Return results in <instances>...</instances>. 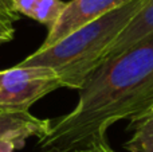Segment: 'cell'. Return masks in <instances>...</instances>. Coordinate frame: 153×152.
<instances>
[{"mask_svg":"<svg viewBox=\"0 0 153 152\" xmlns=\"http://www.w3.org/2000/svg\"><path fill=\"white\" fill-rule=\"evenodd\" d=\"M128 131L132 132L124 144L129 152H153V104L130 118Z\"/></svg>","mask_w":153,"mask_h":152,"instance_id":"7","label":"cell"},{"mask_svg":"<svg viewBox=\"0 0 153 152\" xmlns=\"http://www.w3.org/2000/svg\"><path fill=\"white\" fill-rule=\"evenodd\" d=\"M0 15L8 18L10 20L15 22L19 19L20 13L18 12L12 0H0Z\"/></svg>","mask_w":153,"mask_h":152,"instance_id":"10","label":"cell"},{"mask_svg":"<svg viewBox=\"0 0 153 152\" xmlns=\"http://www.w3.org/2000/svg\"><path fill=\"white\" fill-rule=\"evenodd\" d=\"M144 0L128 4L81 27L47 48H38L19 66L50 67L58 74L63 88L79 89L106 61L109 50L141 8Z\"/></svg>","mask_w":153,"mask_h":152,"instance_id":"2","label":"cell"},{"mask_svg":"<svg viewBox=\"0 0 153 152\" xmlns=\"http://www.w3.org/2000/svg\"><path fill=\"white\" fill-rule=\"evenodd\" d=\"M66 4L67 3L62 0H38L30 13V18L47 26L50 30L59 20Z\"/></svg>","mask_w":153,"mask_h":152,"instance_id":"8","label":"cell"},{"mask_svg":"<svg viewBox=\"0 0 153 152\" xmlns=\"http://www.w3.org/2000/svg\"><path fill=\"white\" fill-rule=\"evenodd\" d=\"M12 23H13L12 20H10L8 18L0 15V45L7 43L13 39L15 28H13Z\"/></svg>","mask_w":153,"mask_h":152,"instance_id":"9","label":"cell"},{"mask_svg":"<svg viewBox=\"0 0 153 152\" xmlns=\"http://www.w3.org/2000/svg\"><path fill=\"white\" fill-rule=\"evenodd\" d=\"M12 1H13V4H15V7H16V10H18L19 13L30 16L32 8H34V5L36 4L38 0H12Z\"/></svg>","mask_w":153,"mask_h":152,"instance_id":"12","label":"cell"},{"mask_svg":"<svg viewBox=\"0 0 153 152\" xmlns=\"http://www.w3.org/2000/svg\"><path fill=\"white\" fill-rule=\"evenodd\" d=\"M151 35H153V0H144L138 12L129 22V24L124 28V31L120 34V37L109 50L106 61L121 55L122 53L132 48L137 43L143 42Z\"/></svg>","mask_w":153,"mask_h":152,"instance_id":"6","label":"cell"},{"mask_svg":"<svg viewBox=\"0 0 153 152\" xmlns=\"http://www.w3.org/2000/svg\"><path fill=\"white\" fill-rule=\"evenodd\" d=\"M63 88L50 67L16 66L0 72V112H28L36 101Z\"/></svg>","mask_w":153,"mask_h":152,"instance_id":"3","label":"cell"},{"mask_svg":"<svg viewBox=\"0 0 153 152\" xmlns=\"http://www.w3.org/2000/svg\"><path fill=\"white\" fill-rule=\"evenodd\" d=\"M20 150L19 145L12 140H0V152H15Z\"/></svg>","mask_w":153,"mask_h":152,"instance_id":"13","label":"cell"},{"mask_svg":"<svg viewBox=\"0 0 153 152\" xmlns=\"http://www.w3.org/2000/svg\"><path fill=\"white\" fill-rule=\"evenodd\" d=\"M78 92L74 109L51 120L38 140V152H74L105 140L113 124L153 104V35L103 62Z\"/></svg>","mask_w":153,"mask_h":152,"instance_id":"1","label":"cell"},{"mask_svg":"<svg viewBox=\"0 0 153 152\" xmlns=\"http://www.w3.org/2000/svg\"><path fill=\"white\" fill-rule=\"evenodd\" d=\"M129 1L132 0H71L66 4L55 26L48 30L47 37L39 48H47L55 45L81 27L102 18Z\"/></svg>","mask_w":153,"mask_h":152,"instance_id":"4","label":"cell"},{"mask_svg":"<svg viewBox=\"0 0 153 152\" xmlns=\"http://www.w3.org/2000/svg\"><path fill=\"white\" fill-rule=\"evenodd\" d=\"M74 152H116V151L106 143V140H100V142H94Z\"/></svg>","mask_w":153,"mask_h":152,"instance_id":"11","label":"cell"},{"mask_svg":"<svg viewBox=\"0 0 153 152\" xmlns=\"http://www.w3.org/2000/svg\"><path fill=\"white\" fill-rule=\"evenodd\" d=\"M51 120L30 112H0V140H12L23 148L28 137L42 139L48 133Z\"/></svg>","mask_w":153,"mask_h":152,"instance_id":"5","label":"cell"}]
</instances>
